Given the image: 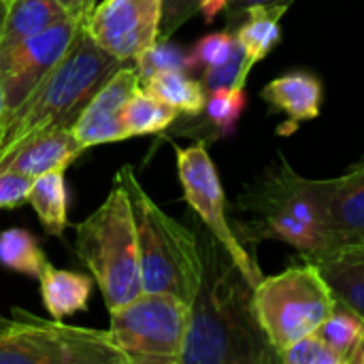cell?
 I'll return each mask as SVG.
<instances>
[{"instance_id":"ffe728a7","label":"cell","mask_w":364,"mask_h":364,"mask_svg":"<svg viewBox=\"0 0 364 364\" xmlns=\"http://www.w3.org/2000/svg\"><path fill=\"white\" fill-rule=\"evenodd\" d=\"M64 17L70 15L58 0H9L6 17L0 28V53L15 49Z\"/></svg>"},{"instance_id":"6da1fadb","label":"cell","mask_w":364,"mask_h":364,"mask_svg":"<svg viewBox=\"0 0 364 364\" xmlns=\"http://www.w3.org/2000/svg\"><path fill=\"white\" fill-rule=\"evenodd\" d=\"M203 275L190 303L188 339L181 364H273L279 354L269 343L254 309V286L218 239L198 230Z\"/></svg>"},{"instance_id":"5bb4252c","label":"cell","mask_w":364,"mask_h":364,"mask_svg":"<svg viewBox=\"0 0 364 364\" xmlns=\"http://www.w3.org/2000/svg\"><path fill=\"white\" fill-rule=\"evenodd\" d=\"M81 151L83 147L77 141L73 128L51 130L17 145L9 156L0 160V171H15L36 179L51 171H66L81 156Z\"/></svg>"},{"instance_id":"4dcf8cb0","label":"cell","mask_w":364,"mask_h":364,"mask_svg":"<svg viewBox=\"0 0 364 364\" xmlns=\"http://www.w3.org/2000/svg\"><path fill=\"white\" fill-rule=\"evenodd\" d=\"M196 13H198V0H164L160 38L168 41Z\"/></svg>"},{"instance_id":"1f68e13d","label":"cell","mask_w":364,"mask_h":364,"mask_svg":"<svg viewBox=\"0 0 364 364\" xmlns=\"http://www.w3.org/2000/svg\"><path fill=\"white\" fill-rule=\"evenodd\" d=\"M58 2H60V6H62L73 19H77L81 26L87 23L90 15H92L94 9H96V0H58Z\"/></svg>"},{"instance_id":"d6986e66","label":"cell","mask_w":364,"mask_h":364,"mask_svg":"<svg viewBox=\"0 0 364 364\" xmlns=\"http://www.w3.org/2000/svg\"><path fill=\"white\" fill-rule=\"evenodd\" d=\"M38 282L43 307L51 316V320L62 322L87 309V301L92 296V279L87 275L47 264Z\"/></svg>"},{"instance_id":"e575fe53","label":"cell","mask_w":364,"mask_h":364,"mask_svg":"<svg viewBox=\"0 0 364 364\" xmlns=\"http://www.w3.org/2000/svg\"><path fill=\"white\" fill-rule=\"evenodd\" d=\"M6 128V100H4V87H2V79H0V141Z\"/></svg>"},{"instance_id":"8d00e7d4","label":"cell","mask_w":364,"mask_h":364,"mask_svg":"<svg viewBox=\"0 0 364 364\" xmlns=\"http://www.w3.org/2000/svg\"><path fill=\"white\" fill-rule=\"evenodd\" d=\"M13 324V320H9V318H4V316H0V333H4L9 326Z\"/></svg>"},{"instance_id":"277c9868","label":"cell","mask_w":364,"mask_h":364,"mask_svg":"<svg viewBox=\"0 0 364 364\" xmlns=\"http://www.w3.org/2000/svg\"><path fill=\"white\" fill-rule=\"evenodd\" d=\"M75 252L98 284L109 311L143 294L134 215L119 181L113 179L102 205L77 224Z\"/></svg>"},{"instance_id":"8992f818","label":"cell","mask_w":364,"mask_h":364,"mask_svg":"<svg viewBox=\"0 0 364 364\" xmlns=\"http://www.w3.org/2000/svg\"><path fill=\"white\" fill-rule=\"evenodd\" d=\"M109 335L128 364H181L190 305L173 294L143 292L111 309Z\"/></svg>"},{"instance_id":"603a6c76","label":"cell","mask_w":364,"mask_h":364,"mask_svg":"<svg viewBox=\"0 0 364 364\" xmlns=\"http://www.w3.org/2000/svg\"><path fill=\"white\" fill-rule=\"evenodd\" d=\"M179 117V111L162 102L145 87H139L124 107L122 122L130 136L166 132Z\"/></svg>"},{"instance_id":"3957f363","label":"cell","mask_w":364,"mask_h":364,"mask_svg":"<svg viewBox=\"0 0 364 364\" xmlns=\"http://www.w3.org/2000/svg\"><path fill=\"white\" fill-rule=\"evenodd\" d=\"M115 181L124 186L130 198L141 256L143 292L173 294L190 305L203 275L198 230L183 226L162 211L145 192L132 166H122L115 173Z\"/></svg>"},{"instance_id":"9c48e42d","label":"cell","mask_w":364,"mask_h":364,"mask_svg":"<svg viewBox=\"0 0 364 364\" xmlns=\"http://www.w3.org/2000/svg\"><path fill=\"white\" fill-rule=\"evenodd\" d=\"M177 175L183 188V198L190 209L198 215L203 228L222 243L235 264L241 269L245 279L256 288L264 277L254 254L239 237L226 209V194L215 162L209 156L207 143L194 141L188 147L175 145Z\"/></svg>"},{"instance_id":"7402d4cb","label":"cell","mask_w":364,"mask_h":364,"mask_svg":"<svg viewBox=\"0 0 364 364\" xmlns=\"http://www.w3.org/2000/svg\"><path fill=\"white\" fill-rule=\"evenodd\" d=\"M149 94L160 98L179 111V115H198L205 107L207 92L200 79L188 75V70H166L158 73L141 83Z\"/></svg>"},{"instance_id":"cb8c5ba5","label":"cell","mask_w":364,"mask_h":364,"mask_svg":"<svg viewBox=\"0 0 364 364\" xmlns=\"http://www.w3.org/2000/svg\"><path fill=\"white\" fill-rule=\"evenodd\" d=\"M316 333L339 356L341 364H354V358L364 343V322L354 311L337 303L333 314Z\"/></svg>"},{"instance_id":"8fae6325","label":"cell","mask_w":364,"mask_h":364,"mask_svg":"<svg viewBox=\"0 0 364 364\" xmlns=\"http://www.w3.org/2000/svg\"><path fill=\"white\" fill-rule=\"evenodd\" d=\"M164 0H102L85 30L105 51L122 62H134L160 38Z\"/></svg>"},{"instance_id":"30bf717a","label":"cell","mask_w":364,"mask_h":364,"mask_svg":"<svg viewBox=\"0 0 364 364\" xmlns=\"http://www.w3.org/2000/svg\"><path fill=\"white\" fill-rule=\"evenodd\" d=\"M81 23L73 17L55 21L41 34L23 41L15 49L0 53V79L6 100V122L34 87L60 64L75 41Z\"/></svg>"},{"instance_id":"d4e9b609","label":"cell","mask_w":364,"mask_h":364,"mask_svg":"<svg viewBox=\"0 0 364 364\" xmlns=\"http://www.w3.org/2000/svg\"><path fill=\"white\" fill-rule=\"evenodd\" d=\"M0 264L9 271L38 279L49 260L34 235L23 228H9L0 232Z\"/></svg>"},{"instance_id":"4316f807","label":"cell","mask_w":364,"mask_h":364,"mask_svg":"<svg viewBox=\"0 0 364 364\" xmlns=\"http://www.w3.org/2000/svg\"><path fill=\"white\" fill-rule=\"evenodd\" d=\"M237 49V38L232 30H220L209 32L196 41V45L188 51L190 55V68L192 70H205L211 66L224 64Z\"/></svg>"},{"instance_id":"2e32d148","label":"cell","mask_w":364,"mask_h":364,"mask_svg":"<svg viewBox=\"0 0 364 364\" xmlns=\"http://www.w3.org/2000/svg\"><path fill=\"white\" fill-rule=\"evenodd\" d=\"M360 245H364V160L341 175V186L331 211L328 245L322 256Z\"/></svg>"},{"instance_id":"74e56055","label":"cell","mask_w":364,"mask_h":364,"mask_svg":"<svg viewBox=\"0 0 364 364\" xmlns=\"http://www.w3.org/2000/svg\"><path fill=\"white\" fill-rule=\"evenodd\" d=\"M363 160H364V158H363Z\"/></svg>"},{"instance_id":"d6a6232c","label":"cell","mask_w":364,"mask_h":364,"mask_svg":"<svg viewBox=\"0 0 364 364\" xmlns=\"http://www.w3.org/2000/svg\"><path fill=\"white\" fill-rule=\"evenodd\" d=\"M275 2L292 4L294 0H232V2L228 4V9H226V28H228V30H235L239 15H241L247 6H252V4H275Z\"/></svg>"},{"instance_id":"d590c367","label":"cell","mask_w":364,"mask_h":364,"mask_svg":"<svg viewBox=\"0 0 364 364\" xmlns=\"http://www.w3.org/2000/svg\"><path fill=\"white\" fill-rule=\"evenodd\" d=\"M6 6H9V0H0V28L4 23V17H6Z\"/></svg>"},{"instance_id":"ba28073f","label":"cell","mask_w":364,"mask_h":364,"mask_svg":"<svg viewBox=\"0 0 364 364\" xmlns=\"http://www.w3.org/2000/svg\"><path fill=\"white\" fill-rule=\"evenodd\" d=\"M339 186L341 177L309 179L299 175L284 154H279L277 162L245 186L237 200V209L241 215H252V220L294 218L324 232L328 245L331 211Z\"/></svg>"},{"instance_id":"e0dca14e","label":"cell","mask_w":364,"mask_h":364,"mask_svg":"<svg viewBox=\"0 0 364 364\" xmlns=\"http://www.w3.org/2000/svg\"><path fill=\"white\" fill-rule=\"evenodd\" d=\"M290 4H252L247 6L235 26V38L247 55L250 66L254 68L262 62L282 41V17L288 13Z\"/></svg>"},{"instance_id":"83f0119b","label":"cell","mask_w":364,"mask_h":364,"mask_svg":"<svg viewBox=\"0 0 364 364\" xmlns=\"http://www.w3.org/2000/svg\"><path fill=\"white\" fill-rule=\"evenodd\" d=\"M252 73V66L247 62L245 51L241 49V45L237 43L235 53L220 66H211L205 68L200 75V83L205 87V92H215V90H224V87H237V85H247V77Z\"/></svg>"},{"instance_id":"484cf974","label":"cell","mask_w":364,"mask_h":364,"mask_svg":"<svg viewBox=\"0 0 364 364\" xmlns=\"http://www.w3.org/2000/svg\"><path fill=\"white\" fill-rule=\"evenodd\" d=\"M134 68L141 77V83L158 73H166V70H192L190 68V55L186 49L158 38L149 49H145L134 62Z\"/></svg>"},{"instance_id":"9a60e30c","label":"cell","mask_w":364,"mask_h":364,"mask_svg":"<svg viewBox=\"0 0 364 364\" xmlns=\"http://www.w3.org/2000/svg\"><path fill=\"white\" fill-rule=\"evenodd\" d=\"M245 107L247 92L243 85L215 90L207 94L205 107L198 115H183V119L177 117V124H173L168 130L177 136H188L192 141L215 143L232 136Z\"/></svg>"},{"instance_id":"836d02e7","label":"cell","mask_w":364,"mask_h":364,"mask_svg":"<svg viewBox=\"0 0 364 364\" xmlns=\"http://www.w3.org/2000/svg\"><path fill=\"white\" fill-rule=\"evenodd\" d=\"M230 2L232 0H198V13L203 15V21L209 26L222 11L228 9Z\"/></svg>"},{"instance_id":"f546056e","label":"cell","mask_w":364,"mask_h":364,"mask_svg":"<svg viewBox=\"0 0 364 364\" xmlns=\"http://www.w3.org/2000/svg\"><path fill=\"white\" fill-rule=\"evenodd\" d=\"M30 177L19 175L15 171H0V209H15L28 203L30 198V188H32Z\"/></svg>"},{"instance_id":"44dd1931","label":"cell","mask_w":364,"mask_h":364,"mask_svg":"<svg viewBox=\"0 0 364 364\" xmlns=\"http://www.w3.org/2000/svg\"><path fill=\"white\" fill-rule=\"evenodd\" d=\"M28 203L34 207L49 237H64L68 226V192L64 171H51L32 181Z\"/></svg>"},{"instance_id":"52a82bcc","label":"cell","mask_w":364,"mask_h":364,"mask_svg":"<svg viewBox=\"0 0 364 364\" xmlns=\"http://www.w3.org/2000/svg\"><path fill=\"white\" fill-rule=\"evenodd\" d=\"M13 324L0 333V364H128L109 331L66 326L13 307Z\"/></svg>"},{"instance_id":"ac0fdd59","label":"cell","mask_w":364,"mask_h":364,"mask_svg":"<svg viewBox=\"0 0 364 364\" xmlns=\"http://www.w3.org/2000/svg\"><path fill=\"white\" fill-rule=\"evenodd\" d=\"M339 305L364 322V245L314 258Z\"/></svg>"},{"instance_id":"4fadbf2b","label":"cell","mask_w":364,"mask_h":364,"mask_svg":"<svg viewBox=\"0 0 364 364\" xmlns=\"http://www.w3.org/2000/svg\"><path fill=\"white\" fill-rule=\"evenodd\" d=\"M260 98L271 107V113H282L286 117L277 132L292 134L303 122L320 117L324 85L314 73L290 70L269 81L260 92Z\"/></svg>"},{"instance_id":"7a4b0ae2","label":"cell","mask_w":364,"mask_h":364,"mask_svg":"<svg viewBox=\"0 0 364 364\" xmlns=\"http://www.w3.org/2000/svg\"><path fill=\"white\" fill-rule=\"evenodd\" d=\"M124 64L128 62L96 45L85 26H81L60 64L9 117L0 141V160L36 134L73 128L92 96Z\"/></svg>"},{"instance_id":"5b68a950","label":"cell","mask_w":364,"mask_h":364,"mask_svg":"<svg viewBox=\"0 0 364 364\" xmlns=\"http://www.w3.org/2000/svg\"><path fill=\"white\" fill-rule=\"evenodd\" d=\"M335 305L337 299L331 286L311 260L262 277L254 288L256 318L277 354L294 341L314 335Z\"/></svg>"},{"instance_id":"f1b7e54d","label":"cell","mask_w":364,"mask_h":364,"mask_svg":"<svg viewBox=\"0 0 364 364\" xmlns=\"http://www.w3.org/2000/svg\"><path fill=\"white\" fill-rule=\"evenodd\" d=\"M279 363L284 364H341L339 356L322 341L318 333L307 335L286 350L279 352Z\"/></svg>"},{"instance_id":"7c38bea8","label":"cell","mask_w":364,"mask_h":364,"mask_svg":"<svg viewBox=\"0 0 364 364\" xmlns=\"http://www.w3.org/2000/svg\"><path fill=\"white\" fill-rule=\"evenodd\" d=\"M139 87L141 77L134 64L128 62L92 96L73 126V132L83 149L130 139L128 130L124 128L122 113L126 102Z\"/></svg>"}]
</instances>
